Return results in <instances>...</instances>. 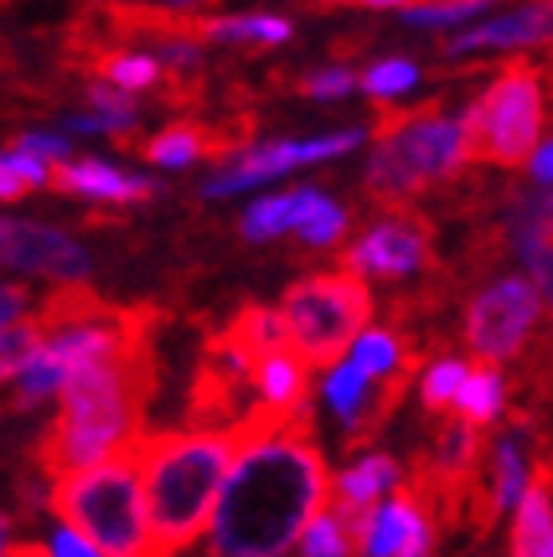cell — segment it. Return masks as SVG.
Wrapping results in <instances>:
<instances>
[{
    "label": "cell",
    "mask_w": 553,
    "mask_h": 557,
    "mask_svg": "<svg viewBox=\"0 0 553 557\" xmlns=\"http://www.w3.org/2000/svg\"><path fill=\"white\" fill-rule=\"evenodd\" d=\"M329 462L312 435L309 404L288 428L245 450L222 491L206 557H281L332 503Z\"/></svg>",
    "instance_id": "6da1fadb"
},
{
    "label": "cell",
    "mask_w": 553,
    "mask_h": 557,
    "mask_svg": "<svg viewBox=\"0 0 553 557\" xmlns=\"http://www.w3.org/2000/svg\"><path fill=\"white\" fill-rule=\"evenodd\" d=\"M155 317L143 312L135 333L115 352L75 368L60 392V416L44 428L36 462L56 483L96 471L119 447L143 435L147 404L159 392V364L150 348Z\"/></svg>",
    "instance_id": "7a4b0ae2"
},
{
    "label": "cell",
    "mask_w": 553,
    "mask_h": 557,
    "mask_svg": "<svg viewBox=\"0 0 553 557\" xmlns=\"http://www.w3.org/2000/svg\"><path fill=\"white\" fill-rule=\"evenodd\" d=\"M143 491H147L150 530L167 557H179L213 525L225 491V471L237 462L230 431H159L138 440Z\"/></svg>",
    "instance_id": "3957f363"
},
{
    "label": "cell",
    "mask_w": 553,
    "mask_h": 557,
    "mask_svg": "<svg viewBox=\"0 0 553 557\" xmlns=\"http://www.w3.org/2000/svg\"><path fill=\"white\" fill-rule=\"evenodd\" d=\"M138 440L119 447L96 471L56 483L48 498L52 515L84 542H91L103 557H167L150 530Z\"/></svg>",
    "instance_id": "277c9868"
},
{
    "label": "cell",
    "mask_w": 553,
    "mask_h": 557,
    "mask_svg": "<svg viewBox=\"0 0 553 557\" xmlns=\"http://www.w3.org/2000/svg\"><path fill=\"white\" fill-rule=\"evenodd\" d=\"M467 159L463 123L443 115H411L380 131L376 154L368 162V190L380 202H404L427 183L451 178Z\"/></svg>",
    "instance_id": "5b68a950"
},
{
    "label": "cell",
    "mask_w": 553,
    "mask_h": 557,
    "mask_svg": "<svg viewBox=\"0 0 553 557\" xmlns=\"http://www.w3.org/2000/svg\"><path fill=\"white\" fill-rule=\"evenodd\" d=\"M285 324L293 336V348L309 368L336 364L348 344L356 341L368 317H372V297L356 273H317V277L297 281L285 293Z\"/></svg>",
    "instance_id": "8992f818"
},
{
    "label": "cell",
    "mask_w": 553,
    "mask_h": 557,
    "mask_svg": "<svg viewBox=\"0 0 553 557\" xmlns=\"http://www.w3.org/2000/svg\"><path fill=\"white\" fill-rule=\"evenodd\" d=\"M467 159H487L499 166H518L538 154L542 139V87L530 67H511L490 91L463 115Z\"/></svg>",
    "instance_id": "52a82bcc"
},
{
    "label": "cell",
    "mask_w": 553,
    "mask_h": 557,
    "mask_svg": "<svg viewBox=\"0 0 553 557\" xmlns=\"http://www.w3.org/2000/svg\"><path fill=\"white\" fill-rule=\"evenodd\" d=\"M542 312V293L533 289L530 281L506 277L499 285H490L487 293L470 300L467 309V344L475 348L479 360H514L526 348L533 324Z\"/></svg>",
    "instance_id": "ba28073f"
},
{
    "label": "cell",
    "mask_w": 553,
    "mask_h": 557,
    "mask_svg": "<svg viewBox=\"0 0 553 557\" xmlns=\"http://www.w3.org/2000/svg\"><path fill=\"white\" fill-rule=\"evenodd\" d=\"M360 143V131H341V135H324V139H285V143H269V147H257L249 154L222 171L206 186L210 198H225V194H237L245 186L269 183L276 174L297 171L305 162H320V159H336V154H348L352 147Z\"/></svg>",
    "instance_id": "9c48e42d"
},
{
    "label": "cell",
    "mask_w": 553,
    "mask_h": 557,
    "mask_svg": "<svg viewBox=\"0 0 553 557\" xmlns=\"http://www.w3.org/2000/svg\"><path fill=\"white\" fill-rule=\"evenodd\" d=\"M0 246H4V265L21 269V273H44V277L67 281L87 273V253L75 246L72 237L44 230L33 222H4L0 225Z\"/></svg>",
    "instance_id": "30bf717a"
},
{
    "label": "cell",
    "mask_w": 553,
    "mask_h": 557,
    "mask_svg": "<svg viewBox=\"0 0 553 557\" xmlns=\"http://www.w3.org/2000/svg\"><path fill=\"white\" fill-rule=\"evenodd\" d=\"M427 261V230L411 218H395L383 222L376 230L356 242L344 253V269L356 277H404L411 269H419Z\"/></svg>",
    "instance_id": "8fae6325"
},
{
    "label": "cell",
    "mask_w": 553,
    "mask_h": 557,
    "mask_svg": "<svg viewBox=\"0 0 553 557\" xmlns=\"http://www.w3.org/2000/svg\"><path fill=\"white\" fill-rule=\"evenodd\" d=\"M511 557H553V447L538 450L511 534Z\"/></svg>",
    "instance_id": "7c38bea8"
},
{
    "label": "cell",
    "mask_w": 553,
    "mask_h": 557,
    "mask_svg": "<svg viewBox=\"0 0 553 557\" xmlns=\"http://www.w3.org/2000/svg\"><path fill=\"white\" fill-rule=\"evenodd\" d=\"M553 40V0H533L526 9L506 12L499 21H487L470 33L451 40V55L494 52V48H530V44Z\"/></svg>",
    "instance_id": "4fadbf2b"
},
{
    "label": "cell",
    "mask_w": 553,
    "mask_h": 557,
    "mask_svg": "<svg viewBox=\"0 0 553 557\" xmlns=\"http://www.w3.org/2000/svg\"><path fill=\"white\" fill-rule=\"evenodd\" d=\"M52 183H56V190L87 194V198H99V202H138V198L150 194V183L127 178V174H119L115 166H103V162H96V159L60 162L52 171Z\"/></svg>",
    "instance_id": "5bb4252c"
},
{
    "label": "cell",
    "mask_w": 553,
    "mask_h": 557,
    "mask_svg": "<svg viewBox=\"0 0 553 557\" xmlns=\"http://www.w3.org/2000/svg\"><path fill=\"white\" fill-rule=\"evenodd\" d=\"M222 336L234 344V348L245 356V360H249V364H254V372H257V364H261L266 356L293 348V336H288L285 312L257 309V305H249V309L237 312L234 324H230Z\"/></svg>",
    "instance_id": "9a60e30c"
},
{
    "label": "cell",
    "mask_w": 553,
    "mask_h": 557,
    "mask_svg": "<svg viewBox=\"0 0 553 557\" xmlns=\"http://www.w3.org/2000/svg\"><path fill=\"white\" fill-rule=\"evenodd\" d=\"M254 387L261 392V404L273 408H305L309 404V364L297 348L266 356L254 372Z\"/></svg>",
    "instance_id": "2e32d148"
},
{
    "label": "cell",
    "mask_w": 553,
    "mask_h": 557,
    "mask_svg": "<svg viewBox=\"0 0 553 557\" xmlns=\"http://www.w3.org/2000/svg\"><path fill=\"white\" fill-rule=\"evenodd\" d=\"M502 408V375L490 360H475L467 384L455 399V416H463L475 428H487L490 419L499 416Z\"/></svg>",
    "instance_id": "e0dca14e"
},
{
    "label": "cell",
    "mask_w": 553,
    "mask_h": 557,
    "mask_svg": "<svg viewBox=\"0 0 553 557\" xmlns=\"http://www.w3.org/2000/svg\"><path fill=\"white\" fill-rule=\"evenodd\" d=\"M344 210L336 202H329L324 194L317 190H297V218H293V230H297L309 246H329L344 234Z\"/></svg>",
    "instance_id": "ac0fdd59"
},
{
    "label": "cell",
    "mask_w": 553,
    "mask_h": 557,
    "mask_svg": "<svg viewBox=\"0 0 553 557\" xmlns=\"http://www.w3.org/2000/svg\"><path fill=\"white\" fill-rule=\"evenodd\" d=\"M395 462L392 455H368L360 467H352L336 479V498H348L356 506H376L383 486H392Z\"/></svg>",
    "instance_id": "d6986e66"
},
{
    "label": "cell",
    "mask_w": 553,
    "mask_h": 557,
    "mask_svg": "<svg viewBox=\"0 0 553 557\" xmlns=\"http://www.w3.org/2000/svg\"><path fill=\"white\" fill-rule=\"evenodd\" d=\"M288 21L281 16H230V21H210L202 24L206 40H225V44H281L288 40Z\"/></svg>",
    "instance_id": "ffe728a7"
},
{
    "label": "cell",
    "mask_w": 553,
    "mask_h": 557,
    "mask_svg": "<svg viewBox=\"0 0 553 557\" xmlns=\"http://www.w3.org/2000/svg\"><path fill=\"white\" fill-rule=\"evenodd\" d=\"M470 368L463 364V360H435L431 364V372L423 375V387H419V396H423V408L427 416L443 419L447 416V408H455L458 392H463V384H467Z\"/></svg>",
    "instance_id": "44dd1931"
},
{
    "label": "cell",
    "mask_w": 553,
    "mask_h": 557,
    "mask_svg": "<svg viewBox=\"0 0 553 557\" xmlns=\"http://www.w3.org/2000/svg\"><path fill=\"white\" fill-rule=\"evenodd\" d=\"M44 344H48V329L40 317H21L16 324H4V380L9 384L40 356Z\"/></svg>",
    "instance_id": "7402d4cb"
},
{
    "label": "cell",
    "mask_w": 553,
    "mask_h": 557,
    "mask_svg": "<svg viewBox=\"0 0 553 557\" xmlns=\"http://www.w3.org/2000/svg\"><path fill=\"white\" fill-rule=\"evenodd\" d=\"M518 253H521V261L530 265V277L538 281V293L550 300V312H553V242H550V230H545L538 218L521 222Z\"/></svg>",
    "instance_id": "603a6c76"
},
{
    "label": "cell",
    "mask_w": 553,
    "mask_h": 557,
    "mask_svg": "<svg viewBox=\"0 0 553 557\" xmlns=\"http://www.w3.org/2000/svg\"><path fill=\"white\" fill-rule=\"evenodd\" d=\"M293 218H297V194H273L249 206V214L242 218V234L249 242H266L293 230Z\"/></svg>",
    "instance_id": "cb8c5ba5"
},
{
    "label": "cell",
    "mask_w": 553,
    "mask_h": 557,
    "mask_svg": "<svg viewBox=\"0 0 553 557\" xmlns=\"http://www.w3.org/2000/svg\"><path fill=\"white\" fill-rule=\"evenodd\" d=\"M364 387H368V375L356 364H341L329 375V384H324V396H329L332 411H336L348 428L364 416V404H368V392H364Z\"/></svg>",
    "instance_id": "d4e9b609"
},
{
    "label": "cell",
    "mask_w": 553,
    "mask_h": 557,
    "mask_svg": "<svg viewBox=\"0 0 553 557\" xmlns=\"http://www.w3.org/2000/svg\"><path fill=\"white\" fill-rule=\"evenodd\" d=\"M407 352L400 348V341H395L392 333H364L360 341H356V348H352V364L360 368L368 380L372 375H392L395 364H404Z\"/></svg>",
    "instance_id": "484cf974"
},
{
    "label": "cell",
    "mask_w": 553,
    "mask_h": 557,
    "mask_svg": "<svg viewBox=\"0 0 553 557\" xmlns=\"http://www.w3.org/2000/svg\"><path fill=\"white\" fill-rule=\"evenodd\" d=\"M40 183H48L44 159L24 154V150H9V154H4V162H0V194H4V202L21 198V194H28Z\"/></svg>",
    "instance_id": "4316f807"
},
{
    "label": "cell",
    "mask_w": 553,
    "mask_h": 557,
    "mask_svg": "<svg viewBox=\"0 0 553 557\" xmlns=\"http://www.w3.org/2000/svg\"><path fill=\"white\" fill-rule=\"evenodd\" d=\"M202 147L206 139L194 127H171L162 131L159 139L147 143V159L159 162V166H186V162H194L202 154Z\"/></svg>",
    "instance_id": "83f0119b"
},
{
    "label": "cell",
    "mask_w": 553,
    "mask_h": 557,
    "mask_svg": "<svg viewBox=\"0 0 553 557\" xmlns=\"http://www.w3.org/2000/svg\"><path fill=\"white\" fill-rule=\"evenodd\" d=\"M103 75L119 91H138V87H150L159 79V60H150L143 52L111 55V60H103Z\"/></svg>",
    "instance_id": "f1b7e54d"
},
{
    "label": "cell",
    "mask_w": 553,
    "mask_h": 557,
    "mask_svg": "<svg viewBox=\"0 0 553 557\" xmlns=\"http://www.w3.org/2000/svg\"><path fill=\"white\" fill-rule=\"evenodd\" d=\"M415 79H419V72H415V64H407V60H380V64H372L368 72H364L360 84L368 96L392 99V96L411 91Z\"/></svg>",
    "instance_id": "f546056e"
},
{
    "label": "cell",
    "mask_w": 553,
    "mask_h": 557,
    "mask_svg": "<svg viewBox=\"0 0 553 557\" xmlns=\"http://www.w3.org/2000/svg\"><path fill=\"white\" fill-rule=\"evenodd\" d=\"M404 534H407V503L395 494L392 506H383L380 510V522H376L368 557H395L400 546H404Z\"/></svg>",
    "instance_id": "4dcf8cb0"
},
{
    "label": "cell",
    "mask_w": 553,
    "mask_h": 557,
    "mask_svg": "<svg viewBox=\"0 0 553 557\" xmlns=\"http://www.w3.org/2000/svg\"><path fill=\"white\" fill-rule=\"evenodd\" d=\"M482 4L475 0H431V4H419V9H407L404 21L407 24H423V28H439V24H458L475 16Z\"/></svg>",
    "instance_id": "1f68e13d"
},
{
    "label": "cell",
    "mask_w": 553,
    "mask_h": 557,
    "mask_svg": "<svg viewBox=\"0 0 553 557\" xmlns=\"http://www.w3.org/2000/svg\"><path fill=\"white\" fill-rule=\"evenodd\" d=\"M91 108L107 131H127L135 123V103L127 99V91H115V87H91Z\"/></svg>",
    "instance_id": "d6a6232c"
},
{
    "label": "cell",
    "mask_w": 553,
    "mask_h": 557,
    "mask_svg": "<svg viewBox=\"0 0 553 557\" xmlns=\"http://www.w3.org/2000/svg\"><path fill=\"white\" fill-rule=\"evenodd\" d=\"M305 557H352L341 525H336V518H332L329 510L305 530Z\"/></svg>",
    "instance_id": "836d02e7"
},
{
    "label": "cell",
    "mask_w": 553,
    "mask_h": 557,
    "mask_svg": "<svg viewBox=\"0 0 553 557\" xmlns=\"http://www.w3.org/2000/svg\"><path fill=\"white\" fill-rule=\"evenodd\" d=\"M356 87V75L348 67H329V72H317L305 79V91L317 99H341Z\"/></svg>",
    "instance_id": "e575fe53"
},
{
    "label": "cell",
    "mask_w": 553,
    "mask_h": 557,
    "mask_svg": "<svg viewBox=\"0 0 553 557\" xmlns=\"http://www.w3.org/2000/svg\"><path fill=\"white\" fill-rule=\"evenodd\" d=\"M16 150H24V154H36V159H44V154H52V159H64L67 143L56 139V135H24V139L16 143Z\"/></svg>",
    "instance_id": "d590c367"
},
{
    "label": "cell",
    "mask_w": 553,
    "mask_h": 557,
    "mask_svg": "<svg viewBox=\"0 0 553 557\" xmlns=\"http://www.w3.org/2000/svg\"><path fill=\"white\" fill-rule=\"evenodd\" d=\"M52 557H103L99 549H91L75 530H60L52 537Z\"/></svg>",
    "instance_id": "8d00e7d4"
},
{
    "label": "cell",
    "mask_w": 553,
    "mask_h": 557,
    "mask_svg": "<svg viewBox=\"0 0 553 557\" xmlns=\"http://www.w3.org/2000/svg\"><path fill=\"white\" fill-rule=\"evenodd\" d=\"M324 4H364V9H419V4H431V0H324Z\"/></svg>",
    "instance_id": "74e56055"
},
{
    "label": "cell",
    "mask_w": 553,
    "mask_h": 557,
    "mask_svg": "<svg viewBox=\"0 0 553 557\" xmlns=\"http://www.w3.org/2000/svg\"><path fill=\"white\" fill-rule=\"evenodd\" d=\"M24 297H28V293L21 289V285H16V289H4V324H16L21 321V309H24Z\"/></svg>",
    "instance_id": "f35d334b"
},
{
    "label": "cell",
    "mask_w": 553,
    "mask_h": 557,
    "mask_svg": "<svg viewBox=\"0 0 553 557\" xmlns=\"http://www.w3.org/2000/svg\"><path fill=\"white\" fill-rule=\"evenodd\" d=\"M533 174H538L542 183H553V143H550V147L538 150V154H533Z\"/></svg>",
    "instance_id": "ab89813d"
},
{
    "label": "cell",
    "mask_w": 553,
    "mask_h": 557,
    "mask_svg": "<svg viewBox=\"0 0 553 557\" xmlns=\"http://www.w3.org/2000/svg\"><path fill=\"white\" fill-rule=\"evenodd\" d=\"M4 557H52V549H44V546H4Z\"/></svg>",
    "instance_id": "60d3db41"
},
{
    "label": "cell",
    "mask_w": 553,
    "mask_h": 557,
    "mask_svg": "<svg viewBox=\"0 0 553 557\" xmlns=\"http://www.w3.org/2000/svg\"><path fill=\"white\" fill-rule=\"evenodd\" d=\"M475 4H482V0H475Z\"/></svg>",
    "instance_id": "b9f144b4"
}]
</instances>
